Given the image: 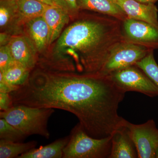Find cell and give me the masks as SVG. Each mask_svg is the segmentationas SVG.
<instances>
[{
  "mask_svg": "<svg viewBox=\"0 0 158 158\" xmlns=\"http://www.w3.org/2000/svg\"><path fill=\"white\" fill-rule=\"evenodd\" d=\"M32 70L19 62L13 61L4 71H0V77L12 85L21 86L28 80Z\"/></svg>",
  "mask_w": 158,
  "mask_h": 158,
  "instance_id": "17",
  "label": "cell"
},
{
  "mask_svg": "<svg viewBox=\"0 0 158 158\" xmlns=\"http://www.w3.org/2000/svg\"><path fill=\"white\" fill-rule=\"evenodd\" d=\"M0 29L12 36L23 34L17 0H0Z\"/></svg>",
  "mask_w": 158,
  "mask_h": 158,
  "instance_id": "11",
  "label": "cell"
},
{
  "mask_svg": "<svg viewBox=\"0 0 158 158\" xmlns=\"http://www.w3.org/2000/svg\"><path fill=\"white\" fill-rule=\"evenodd\" d=\"M19 87V86L12 85L7 83L0 77V92L10 94L17 90Z\"/></svg>",
  "mask_w": 158,
  "mask_h": 158,
  "instance_id": "25",
  "label": "cell"
},
{
  "mask_svg": "<svg viewBox=\"0 0 158 158\" xmlns=\"http://www.w3.org/2000/svg\"><path fill=\"white\" fill-rule=\"evenodd\" d=\"M155 158H158V148L156 152Z\"/></svg>",
  "mask_w": 158,
  "mask_h": 158,
  "instance_id": "29",
  "label": "cell"
},
{
  "mask_svg": "<svg viewBox=\"0 0 158 158\" xmlns=\"http://www.w3.org/2000/svg\"><path fill=\"white\" fill-rule=\"evenodd\" d=\"M122 32L124 41L153 50L158 49V28L148 23L127 18L122 22Z\"/></svg>",
  "mask_w": 158,
  "mask_h": 158,
  "instance_id": "8",
  "label": "cell"
},
{
  "mask_svg": "<svg viewBox=\"0 0 158 158\" xmlns=\"http://www.w3.org/2000/svg\"><path fill=\"white\" fill-rule=\"evenodd\" d=\"M68 144L63 150L62 158L110 157L112 136L101 139L90 137L78 123L71 132Z\"/></svg>",
  "mask_w": 158,
  "mask_h": 158,
  "instance_id": "4",
  "label": "cell"
},
{
  "mask_svg": "<svg viewBox=\"0 0 158 158\" xmlns=\"http://www.w3.org/2000/svg\"><path fill=\"white\" fill-rule=\"evenodd\" d=\"M37 1L47 6H57V7H60L69 13L68 9L63 0H37Z\"/></svg>",
  "mask_w": 158,
  "mask_h": 158,
  "instance_id": "26",
  "label": "cell"
},
{
  "mask_svg": "<svg viewBox=\"0 0 158 158\" xmlns=\"http://www.w3.org/2000/svg\"><path fill=\"white\" fill-rule=\"evenodd\" d=\"M122 22L100 14L82 17L63 31L40 68L56 72L98 73L123 40Z\"/></svg>",
  "mask_w": 158,
  "mask_h": 158,
  "instance_id": "2",
  "label": "cell"
},
{
  "mask_svg": "<svg viewBox=\"0 0 158 158\" xmlns=\"http://www.w3.org/2000/svg\"><path fill=\"white\" fill-rule=\"evenodd\" d=\"M64 2L67 9L69 13L70 16H77L80 12V9H79L77 0H63Z\"/></svg>",
  "mask_w": 158,
  "mask_h": 158,
  "instance_id": "24",
  "label": "cell"
},
{
  "mask_svg": "<svg viewBox=\"0 0 158 158\" xmlns=\"http://www.w3.org/2000/svg\"><path fill=\"white\" fill-rule=\"evenodd\" d=\"M12 36H13L8 34V33L1 32V34H0V46L9 44Z\"/></svg>",
  "mask_w": 158,
  "mask_h": 158,
  "instance_id": "27",
  "label": "cell"
},
{
  "mask_svg": "<svg viewBox=\"0 0 158 158\" xmlns=\"http://www.w3.org/2000/svg\"><path fill=\"white\" fill-rule=\"evenodd\" d=\"M17 2L20 17L24 26L30 20L42 16L48 6L37 0H17Z\"/></svg>",
  "mask_w": 158,
  "mask_h": 158,
  "instance_id": "18",
  "label": "cell"
},
{
  "mask_svg": "<svg viewBox=\"0 0 158 158\" xmlns=\"http://www.w3.org/2000/svg\"><path fill=\"white\" fill-rule=\"evenodd\" d=\"M128 18L145 22L158 28V9L154 4H144L136 0H112Z\"/></svg>",
  "mask_w": 158,
  "mask_h": 158,
  "instance_id": "10",
  "label": "cell"
},
{
  "mask_svg": "<svg viewBox=\"0 0 158 158\" xmlns=\"http://www.w3.org/2000/svg\"><path fill=\"white\" fill-rule=\"evenodd\" d=\"M152 50L143 46L122 40L112 50L97 74L107 76L116 71L135 65Z\"/></svg>",
  "mask_w": 158,
  "mask_h": 158,
  "instance_id": "5",
  "label": "cell"
},
{
  "mask_svg": "<svg viewBox=\"0 0 158 158\" xmlns=\"http://www.w3.org/2000/svg\"><path fill=\"white\" fill-rule=\"evenodd\" d=\"M126 92L136 91L150 97L158 96V88L141 69L135 65L116 71L109 75Z\"/></svg>",
  "mask_w": 158,
  "mask_h": 158,
  "instance_id": "6",
  "label": "cell"
},
{
  "mask_svg": "<svg viewBox=\"0 0 158 158\" xmlns=\"http://www.w3.org/2000/svg\"><path fill=\"white\" fill-rule=\"evenodd\" d=\"M139 2L144 3V4H154L158 0H136Z\"/></svg>",
  "mask_w": 158,
  "mask_h": 158,
  "instance_id": "28",
  "label": "cell"
},
{
  "mask_svg": "<svg viewBox=\"0 0 158 158\" xmlns=\"http://www.w3.org/2000/svg\"><path fill=\"white\" fill-rule=\"evenodd\" d=\"M37 142H13L0 139V158H18L19 156L35 148Z\"/></svg>",
  "mask_w": 158,
  "mask_h": 158,
  "instance_id": "19",
  "label": "cell"
},
{
  "mask_svg": "<svg viewBox=\"0 0 158 158\" xmlns=\"http://www.w3.org/2000/svg\"><path fill=\"white\" fill-rule=\"evenodd\" d=\"M13 102L9 93L0 92V110L5 111L13 106Z\"/></svg>",
  "mask_w": 158,
  "mask_h": 158,
  "instance_id": "23",
  "label": "cell"
},
{
  "mask_svg": "<svg viewBox=\"0 0 158 158\" xmlns=\"http://www.w3.org/2000/svg\"><path fill=\"white\" fill-rule=\"evenodd\" d=\"M80 10H87L108 15L122 22L127 16L112 0H77Z\"/></svg>",
  "mask_w": 158,
  "mask_h": 158,
  "instance_id": "15",
  "label": "cell"
},
{
  "mask_svg": "<svg viewBox=\"0 0 158 158\" xmlns=\"http://www.w3.org/2000/svg\"><path fill=\"white\" fill-rule=\"evenodd\" d=\"M123 124L127 128L135 143L139 158H155L158 148V129L153 119L141 124H135L124 119Z\"/></svg>",
  "mask_w": 158,
  "mask_h": 158,
  "instance_id": "7",
  "label": "cell"
},
{
  "mask_svg": "<svg viewBox=\"0 0 158 158\" xmlns=\"http://www.w3.org/2000/svg\"><path fill=\"white\" fill-rule=\"evenodd\" d=\"M135 65L141 69L158 88V65L155 59L154 50L150 51Z\"/></svg>",
  "mask_w": 158,
  "mask_h": 158,
  "instance_id": "20",
  "label": "cell"
},
{
  "mask_svg": "<svg viewBox=\"0 0 158 158\" xmlns=\"http://www.w3.org/2000/svg\"><path fill=\"white\" fill-rule=\"evenodd\" d=\"M126 92L109 76L56 72L39 69L9 94L13 106L64 110L74 114L94 138L110 137L121 124L118 105Z\"/></svg>",
  "mask_w": 158,
  "mask_h": 158,
  "instance_id": "1",
  "label": "cell"
},
{
  "mask_svg": "<svg viewBox=\"0 0 158 158\" xmlns=\"http://www.w3.org/2000/svg\"><path fill=\"white\" fill-rule=\"evenodd\" d=\"M49 30V45L62 34L63 28L70 19V15L64 9L57 6H48L43 15Z\"/></svg>",
  "mask_w": 158,
  "mask_h": 158,
  "instance_id": "14",
  "label": "cell"
},
{
  "mask_svg": "<svg viewBox=\"0 0 158 158\" xmlns=\"http://www.w3.org/2000/svg\"><path fill=\"white\" fill-rule=\"evenodd\" d=\"M22 132L3 118L0 119V139L21 142L27 138Z\"/></svg>",
  "mask_w": 158,
  "mask_h": 158,
  "instance_id": "21",
  "label": "cell"
},
{
  "mask_svg": "<svg viewBox=\"0 0 158 158\" xmlns=\"http://www.w3.org/2000/svg\"><path fill=\"white\" fill-rule=\"evenodd\" d=\"M70 135L59 138L52 143L31 150L18 158H62L63 150L68 144Z\"/></svg>",
  "mask_w": 158,
  "mask_h": 158,
  "instance_id": "16",
  "label": "cell"
},
{
  "mask_svg": "<svg viewBox=\"0 0 158 158\" xmlns=\"http://www.w3.org/2000/svg\"><path fill=\"white\" fill-rule=\"evenodd\" d=\"M137 158L138 152L135 143L127 128L122 124L112 135V147L109 158Z\"/></svg>",
  "mask_w": 158,
  "mask_h": 158,
  "instance_id": "12",
  "label": "cell"
},
{
  "mask_svg": "<svg viewBox=\"0 0 158 158\" xmlns=\"http://www.w3.org/2000/svg\"><path fill=\"white\" fill-rule=\"evenodd\" d=\"M54 112L55 110L52 108L17 105L1 111L0 117L5 119L27 137L38 135L48 139L50 135L48 123Z\"/></svg>",
  "mask_w": 158,
  "mask_h": 158,
  "instance_id": "3",
  "label": "cell"
},
{
  "mask_svg": "<svg viewBox=\"0 0 158 158\" xmlns=\"http://www.w3.org/2000/svg\"><path fill=\"white\" fill-rule=\"evenodd\" d=\"M8 44L0 46V71H4L13 62Z\"/></svg>",
  "mask_w": 158,
  "mask_h": 158,
  "instance_id": "22",
  "label": "cell"
},
{
  "mask_svg": "<svg viewBox=\"0 0 158 158\" xmlns=\"http://www.w3.org/2000/svg\"><path fill=\"white\" fill-rule=\"evenodd\" d=\"M13 60L32 70L38 62L37 49L24 34L12 36L9 44Z\"/></svg>",
  "mask_w": 158,
  "mask_h": 158,
  "instance_id": "9",
  "label": "cell"
},
{
  "mask_svg": "<svg viewBox=\"0 0 158 158\" xmlns=\"http://www.w3.org/2000/svg\"><path fill=\"white\" fill-rule=\"evenodd\" d=\"M23 34L32 41L38 53L43 52L49 46V30L43 15L26 22Z\"/></svg>",
  "mask_w": 158,
  "mask_h": 158,
  "instance_id": "13",
  "label": "cell"
}]
</instances>
